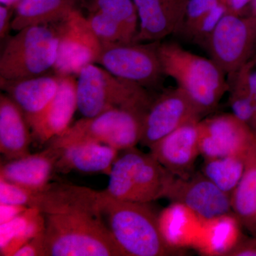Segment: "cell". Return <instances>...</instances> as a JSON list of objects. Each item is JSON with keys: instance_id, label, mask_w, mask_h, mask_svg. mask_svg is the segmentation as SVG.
<instances>
[{"instance_id": "6da1fadb", "label": "cell", "mask_w": 256, "mask_h": 256, "mask_svg": "<svg viewBox=\"0 0 256 256\" xmlns=\"http://www.w3.org/2000/svg\"><path fill=\"white\" fill-rule=\"evenodd\" d=\"M43 216V256H126L100 206Z\"/></svg>"}, {"instance_id": "7a4b0ae2", "label": "cell", "mask_w": 256, "mask_h": 256, "mask_svg": "<svg viewBox=\"0 0 256 256\" xmlns=\"http://www.w3.org/2000/svg\"><path fill=\"white\" fill-rule=\"evenodd\" d=\"M148 204L117 200L100 192L102 218L126 256L180 254L164 236L158 216Z\"/></svg>"}, {"instance_id": "3957f363", "label": "cell", "mask_w": 256, "mask_h": 256, "mask_svg": "<svg viewBox=\"0 0 256 256\" xmlns=\"http://www.w3.org/2000/svg\"><path fill=\"white\" fill-rule=\"evenodd\" d=\"M158 50L164 75L174 79L202 116L218 107L229 85L228 76L214 60L175 42H160Z\"/></svg>"}, {"instance_id": "277c9868", "label": "cell", "mask_w": 256, "mask_h": 256, "mask_svg": "<svg viewBox=\"0 0 256 256\" xmlns=\"http://www.w3.org/2000/svg\"><path fill=\"white\" fill-rule=\"evenodd\" d=\"M122 151L112 165L108 185L102 192L117 200L139 203L166 197L174 175L150 152H142L136 146Z\"/></svg>"}, {"instance_id": "5b68a950", "label": "cell", "mask_w": 256, "mask_h": 256, "mask_svg": "<svg viewBox=\"0 0 256 256\" xmlns=\"http://www.w3.org/2000/svg\"><path fill=\"white\" fill-rule=\"evenodd\" d=\"M146 110L114 108L95 117H84L50 140L48 146L64 148L77 143L97 142L118 151L134 148L140 142Z\"/></svg>"}, {"instance_id": "8992f818", "label": "cell", "mask_w": 256, "mask_h": 256, "mask_svg": "<svg viewBox=\"0 0 256 256\" xmlns=\"http://www.w3.org/2000/svg\"><path fill=\"white\" fill-rule=\"evenodd\" d=\"M55 23L22 28L5 44L0 56V78H32L48 74L58 56Z\"/></svg>"}, {"instance_id": "52a82bcc", "label": "cell", "mask_w": 256, "mask_h": 256, "mask_svg": "<svg viewBox=\"0 0 256 256\" xmlns=\"http://www.w3.org/2000/svg\"><path fill=\"white\" fill-rule=\"evenodd\" d=\"M78 110L85 118H92L114 108L148 110L152 102L146 88L118 78L95 65L89 64L76 78Z\"/></svg>"}, {"instance_id": "ba28073f", "label": "cell", "mask_w": 256, "mask_h": 256, "mask_svg": "<svg viewBox=\"0 0 256 256\" xmlns=\"http://www.w3.org/2000/svg\"><path fill=\"white\" fill-rule=\"evenodd\" d=\"M159 42L102 44L97 64L122 80L146 88L156 86L164 76L158 54Z\"/></svg>"}, {"instance_id": "9c48e42d", "label": "cell", "mask_w": 256, "mask_h": 256, "mask_svg": "<svg viewBox=\"0 0 256 256\" xmlns=\"http://www.w3.org/2000/svg\"><path fill=\"white\" fill-rule=\"evenodd\" d=\"M204 50L227 76L237 72L256 53V28L252 18L227 12L220 18Z\"/></svg>"}, {"instance_id": "30bf717a", "label": "cell", "mask_w": 256, "mask_h": 256, "mask_svg": "<svg viewBox=\"0 0 256 256\" xmlns=\"http://www.w3.org/2000/svg\"><path fill=\"white\" fill-rule=\"evenodd\" d=\"M55 25L58 36V56L53 68L56 75L78 76L84 67L97 64L102 44L80 10H74Z\"/></svg>"}, {"instance_id": "8fae6325", "label": "cell", "mask_w": 256, "mask_h": 256, "mask_svg": "<svg viewBox=\"0 0 256 256\" xmlns=\"http://www.w3.org/2000/svg\"><path fill=\"white\" fill-rule=\"evenodd\" d=\"M198 146L205 159L250 156L256 150V134L233 114H218L200 121Z\"/></svg>"}, {"instance_id": "7c38bea8", "label": "cell", "mask_w": 256, "mask_h": 256, "mask_svg": "<svg viewBox=\"0 0 256 256\" xmlns=\"http://www.w3.org/2000/svg\"><path fill=\"white\" fill-rule=\"evenodd\" d=\"M203 117L196 106L181 90L169 89L160 94L144 114L140 143L150 148L175 130Z\"/></svg>"}, {"instance_id": "4fadbf2b", "label": "cell", "mask_w": 256, "mask_h": 256, "mask_svg": "<svg viewBox=\"0 0 256 256\" xmlns=\"http://www.w3.org/2000/svg\"><path fill=\"white\" fill-rule=\"evenodd\" d=\"M166 198L188 208L204 220H220L232 210V196L204 175L175 178Z\"/></svg>"}, {"instance_id": "5bb4252c", "label": "cell", "mask_w": 256, "mask_h": 256, "mask_svg": "<svg viewBox=\"0 0 256 256\" xmlns=\"http://www.w3.org/2000/svg\"><path fill=\"white\" fill-rule=\"evenodd\" d=\"M198 140L200 121L184 124L162 138L150 148V152L175 176L190 178L200 154Z\"/></svg>"}, {"instance_id": "9a60e30c", "label": "cell", "mask_w": 256, "mask_h": 256, "mask_svg": "<svg viewBox=\"0 0 256 256\" xmlns=\"http://www.w3.org/2000/svg\"><path fill=\"white\" fill-rule=\"evenodd\" d=\"M139 18L136 43L160 42L180 32L188 0H132Z\"/></svg>"}, {"instance_id": "2e32d148", "label": "cell", "mask_w": 256, "mask_h": 256, "mask_svg": "<svg viewBox=\"0 0 256 256\" xmlns=\"http://www.w3.org/2000/svg\"><path fill=\"white\" fill-rule=\"evenodd\" d=\"M25 206L42 215L57 214L79 208L100 206V192L66 183L48 184L44 188H28Z\"/></svg>"}, {"instance_id": "e0dca14e", "label": "cell", "mask_w": 256, "mask_h": 256, "mask_svg": "<svg viewBox=\"0 0 256 256\" xmlns=\"http://www.w3.org/2000/svg\"><path fill=\"white\" fill-rule=\"evenodd\" d=\"M76 110V78L60 76L56 94L31 128L32 138L41 144L50 142L70 127Z\"/></svg>"}, {"instance_id": "ac0fdd59", "label": "cell", "mask_w": 256, "mask_h": 256, "mask_svg": "<svg viewBox=\"0 0 256 256\" xmlns=\"http://www.w3.org/2000/svg\"><path fill=\"white\" fill-rule=\"evenodd\" d=\"M60 82V76L47 74L28 78H0V87L22 110L32 128L56 94Z\"/></svg>"}, {"instance_id": "d6986e66", "label": "cell", "mask_w": 256, "mask_h": 256, "mask_svg": "<svg viewBox=\"0 0 256 256\" xmlns=\"http://www.w3.org/2000/svg\"><path fill=\"white\" fill-rule=\"evenodd\" d=\"M62 148L48 146L40 152L2 163L0 178L20 186L38 190L50 183Z\"/></svg>"}, {"instance_id": "ffe728a7", "label": "cell", "mask_w": 256, "mask_h": 256, "mask_svg": "<svg viewBox=\"0 0 256 256\" xmlns=\"http://www.w3.org/2000/svg\"><path fill=\"white\" fill-rule=\"evenodd\" d=\"M118 150L97 142H82L62 148V156L56 164L55 172H70L110 174L118 156Z\"/></svg>"}, {"instance_id": "44dd1931", "label": "cell", "mask_w": 256, "mask_h": 256, "mask_svg": "<svg viewBox=\"0 0 256 256\" xmlns=\"http://www.w3.org/2000/svg\"><path fill=\"white\" fill-rule=\"evenodd\" d=\"M24 114L5 94L0 95V152L8 160L31 154L32 134Z\"/></svg>"}, {"instance_id": "7402d4cb", "label": "cell", "mask_w": 256, "mask_h": 256, "mask_svg": "<svg viewBox=\"0 0 256 256\" xmlns=\"http://www.w3.org/2000/svg\"><path fill=\"white\" fill-rule=\"evenodd\" d=\"M80 0H20L15 8L12 30L20 31L36 25L50 24L66 18Z\"/></svg>"}, {"instance_id": "603a6c76", "label": "cell", "mask_w": 256, "mask_h": 256, "mask_svg": "<svg viewBox=\"0 0 256 256\" xmlns=\"http://www.w3.org/2000/svg\"><path fill=\"white\" fill-rule=\"evenodd\" d=\"M252 60H249L237 72L228 75V104L232 114L248 124L256 134V111L250 92V70Z\"/></svg>"}, {"instance_id": "cb8c5ba5", "label": "cell", "mask_w": 256, "mask_h": 256, "mask_svg": "<svg viewBox=\"0 0 256 256\" xmlns=\"http://www.w3.org/2000/svg\"><path fill=\"white\" fill-rule=\"evenodd\" d=\"M250 156H228L206 159L204 175L222 191L232 195L242 180Z\"/></svg>"}, {"instance_id": "d4e9b609", "label": "cell", "mask_w": 256, "mask_h": 256, "mask_svg": "<svg viewBox=\"0 0 256 256\" xmlns=\"http://www.w3.org/2000/svg\"><path fill=\"white\" fill-rule=\"evenodd\" d=\"M232 206L247 227L256 213V152L249 158L242 180L232 194Z\"/></svg>"}, {"instance_id": "484cf974", "label": "cell", "mask_w": 256, "mask_h": 256, "mask_svg": "<svg viewBox=\"0 0 256 256\" xmlns=\"http://www.w3.org/2000/svg\"><path fill=\"white\" fill-rule=\"evenodd\" d=\"M88 10H99L110 16L124 30L130 41L136 43L139 31V18L132 0H82Z\"/></svg>"}, {"instance_id": "4316f807", "label": "cell", "mask_w": 256, "mask_h": 256, "mask_svg": "<svg viewBox=\"0 0 256 256\" xmlns=\"http://www.w3.org/2000/svg\"><path fill=\"white\" fill-rule=\"evenodd\" d=\"M88 12V21L102 44L132 43L122 28L110 16L99 10Z\"/></svg>"}, {"instance_id": "83f0119b", "label": "cell", "mask_w": 256, "mask_h": 256, "mask_svg": "<svg viewBox=\"0 0 256 256\" xmlns=\"http://www.w3.org/2000/svg\"><path fill=\"white\" fill-rule=\"evenodd\" d=\"M222 5L220 0H188L184 20L178 33L188 38L198 24Z\"/></svg>"}, {"instance_id": "f1b7e54d", "label": "cell", "mask_w": 256, "mask_h": 256, "mask_svg": "<svg viewBox=\"0 0 256 256\" xmlns=\"http://www.w3.org/2000/svg\"><path fill=\"white\" fill-rule=\"evenodd\" d=\"M43 232L24 244L13 256H43Z\"/></svg>"}, {"instance_id": "f546056e", "label": "cell", "mask_w": 256, "mask_h": 256, "mask_svg": "<svg viewBox=\"0 0 256 256\" xmlns=\"http://www.w3.org/2000/svg\"><path fill=\"white\" fill-rule=\"evenodd\" d=\"M222 256H256V238L242 240L230 248Z\"/></svg>"}, {"instance_id": "4dcf8cb0", "label": "cell", "mask_w": 256, "mask_h": 256, "mask_svg": "<svg viewBox=\"0 0 256 256\" xmlns=\"http://www.w3.org/2000/svg\"><path fill=\"white\" fill-rule=\"evenodd\" d=\"M14 9L9 6L1 4L0 6V38L4 40L8 35V32L12 30L13 15L14 14Z\"/></svg>"}, {"instance_id": "1f68e13d", "label": "cell", "mask_w": 256, "mask_h": 256, "mask_svg": "<svg viewBox=\"0 0 256 256\" xmlns=\"http://www.w3.org/2000/svg\"><path fill=\"white\" fill-rule=\"evenodd\" d=\"M28 206L1 204V224L8 223L21 214Z\"/></svg>"}, {"instance_id": "d6a6232c", "label": "cell", "mask_w": 256, "mask_h": 256, "mask_svg": "<svg viewBox=\"0 0 256 256\" xmlns=\"http://www.w3.org/2000/svg\"><path fill=\"white\" fill-rule=\"evenodd\" d=\"M249 82H250V88L252 99V101H254L256 111V67L255 65H254L252 70H250Z\"/></svg>"}, {"instance_id": "836d02e7", "label": "cell", "mask_w": 256, "mask_h": 256, "mask_svg": "<svg viewBox=\"0 0 256 256\" xmlns=\"http://www.w3.org/2000/svg\"><path fill=\"white\" fill-rule=\"evenodd\" d=\"M20 0H0L1 4L4 5V6H9L10 8L14 9L18 6Z\"/></svg>"}, {"instance_id": "e575fe53", "label": "cell", "mask_w": 256, "mask_h": 256, "mask_svg": "<svg viewBox=\"0 0 256 256\" xmlns=\"http://www.w3.org/2000/svg\"><path fill=\"white\" fill-rule=\"evenodd\" d=\"M247 228L256 235V213L250 223L248 226Z\"/></svg>"}, {"instance_id": "d590c367", "label": "cell", "mask_w": 256, "mask_h": 256, "mask_svg": "<svg viewBox=\"0 0 256 256\" xmlns=\"http://www.w3.org/2000/svg\"><path fill=\"white\" fill-rule=\"evenodd\" d=\"M252 62H254V65H255V66L256 67V54L254 55V56L252 57Z\"/></svg>"}]
</instances>
